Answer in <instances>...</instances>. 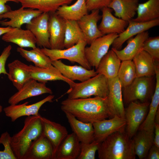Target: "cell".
<instances>
[{
	"instance_id": "6da1fadb",
	"label": "cell",
	"mask_w": 159,
	"mask_h": 159,
	"mask_svg": "<svg viewBox=\"0 0 159 159\" xmlns=\"http://www.w3.org/2000/svg\"><path fill=\"white\" fill-rule=\"evenodd\" d=\"M61 109L84 122L92 123L113 117L108 107L107 97L67 98L61 102Z\"/></svg>"
},
{
	"instance_id": "7a4b0ae2",
	"label": "cell",
	"mask_w": 159,
	"mask_h": 159,
	"mask_svg": "<svg viewBox=\"0 0 159 159\" xmlns=\"http://www.w3.org/2000/svg\"><path fill=\"white\" fill-rule=\"evenodd\" d=\"M100 159H135L133 140L125 131H117L100 143L97 150Z\"/></svg>"
},
{
	"instance_id": "3957f363",
	"label": "cell",
	"mask_w": 159,
	"mask_h": 159,
	"mask_svg": "<svg viewBox=\"0 0 159 159\" xmlns=\"http://www.w3.org/2000/svg\"><path fill=\"white\" fill-rule=\"evenodd\" d=\"M41 117L40 114L27 116L22 129L11 137V145L16 159H23L33 141L42 134Z\"/></svg>"
},
{
	"instance_id": "277c9868",
	"label": "cell",
	"mask_w": 159,
	"mask_h": 159,
	"mask_svg": "<svg viewBox=\"0 0 159 159\" xmlns=\"http://www.w3.org/2000/svg\"><path fill=\"white\" fill-rule=\"evenodd\" d=\"M109 92L108 79L104 75H96L83 82L75 83L66 93L71 99L86 98L92 96L107 97Z\"/></svg>"
},
{
	"instance_id": "5b68a950",
	"label": "cell",
	"mask_w": 159,
	"mask_h": 159,
	"mask_svg": "<svg viewBox=\"0 0 159 159\" xmlns=\"http://www.w3.org/2000/svg\"><path fill=\"white\" fill-rule=\"evenodd\" d=\"M153 77H136L130 85L123 87V103L128 105L138 100L141 102H149L153 95Z\"/></svg>"
},
{
	"instance_id": "8992f818",
	"label": "cell",
	"mask_w": 159,
	"mask_h": 159,
	"mask_svg": "<svg viewBox=\"0 0 159 159\" xmlns=\"http://www.w3.org/2000/svg\"><path fill=\"white\" fill-rule=\"evenodd\" d=\"M87 44L84 40L79 42L73 46L65 49H52L46 48H41L42 51L52 61L64 59L72 62H77L84 68L91 69L85 56V48Z\"/></svg>"
},
{
	"instance_id": "52a82bcc",
	"label": "cell",
	"mask_w": 159,
	"mask_h": 159,
	"mask_svg": "<svg viewBox=\"0 0 159 159\" xmlns=\"http://www.w3.org/2000/svg\"><path fill=\"white\" fill-rule=\"evenodd\" d=\"M150 103L136 101L130 102L125 109V118L126 121V132L132 138L137 133L139 128L145 120Z\"/></svg>"
},
{
	"instance_id": "ba28073f",
	"label": "cell",
	"mask_w": 159,
	"mask_h": 159,
	"mask_svg": "<svg viewBox=\"0 0 159 159\" xmlns=\"http://www.w3.org/2000/svg\"><path fill=\"white\" fill-rule=\"evenodd\" d=\"M118 34H107L93 40L89 47L85 48L86 59L91 67L97 68L101 59L107 53L109 49Z\"/></svg>"
},
{
	"instance_id": "9c48e42d",
	"label": "cell",
	"mask_w": 159,
	"mask_h": 159,
	"mask_svg": "<svg viewBox=\"0 0 159 159\" xmlns=\"http://www.w3.org/2000/svg\"><path fill=\"white\" fill-rule=\"evenodd\" d=\"M92 123L94 130V140L100 143L115 132L125 131L126 121L125 118L115 115L109 119Z\"/></svg>"
},
{
	"instance_id": "30bf717a",
	"label": "cell",
	"mask_w": 159,
	"mask_h": 159,
	"mask_svg": "<svg viewBox=\"0 0 159 159\" xmlns=\"http://www.w3.org/2000/svg\"><path fill=\"white\" fill-rule=\"evenodd\" d=\"M42 12L38 10L22 7L16 10L11 9L4 14H0V20L8 19V21H0L2 26L12 28H21L24 24L30 23L32 20Z\"/></svg>"
},
{
	"instance_id": "8fae6325",
	"label": "cell",
	"mask_w": 159,
	"mask_h": 159,
	"mask_svg": "<svg viewBox=\"0 0 159 159\" xmlns=\"http://www.w3.org/2000/svg\"><path fill=\"white\" fill-rule=\"evenodd\" d=\"M49 16V13L42 12L26 24V29L29 30L34 36L36 44L41 47L50 48Z\"/></svg>"
},
{
	"instance_id": "7c38bea8",
	"label": "cell",
	"mask_w": 159,
	"mask_h": 159,
	"mask_svg": "<svg viewBox=\"0 0 159 159\" xmlns=\"http://www.w3.org/2000/svg\"><path fill=\"white\" fill-rule=\"evenodd\" d=\"M54 95H49L42 100L33 104L28 105L26 102L19 105H10L3 109L6 115L14 122L19 118L24 116L38 115L39 110L43 105L47 102H52Z\"/></svg>"
},
{
	"instance_id": "4fadbf2b",
	"label": "cell",
	"mask_w": 159,
	"mask_h": 159,
	"mask_svg": "<svg viewBox=\"0 0 159 159\" xmlns=\"http://www.w3.org/2000/svg\"><path fill=\"white\" fill-rule=\"evenodd\" d=\"M18 91L9 99L8 102L10 104H17L30 97L44 94L52 95L53 93L51 89L47 87L45 83L39 82L32 79L29 80Z\"/></svg>"
},
{
	"instance_id": "5bb4252c",
	"label": "cell",
	"mask_w": 159,
	"mask_h": 159,
	"mask_svg": "<svg viewBox=\"0 0 159 159\" xmlns=\"http://www.w3.org/2000/svg\"><path fill=\"white\" fill-rule=\"evenodd\" d=\"M109 92L107 99L109 109L114 116L125 118V108L123 100L122 87L117 76L108 79Z\"/></svg>"
},
{
	"instance_id": "9a60e30c",
	"label": "cell",
	"mask_w": 159,
	"mask_h": 159,
	"mask_svg": "<svg viewBox=\"0 0 159 159\" xmlns=\"http://www.w3.org/2000/svg\"><path fill=\"white\" fill-rule=\"evenodd\" d=\"M48 29L50 49H63L66 27V20L55 12L49 13Z\"/></svg>"
},
{
	"instance_id": "2e32d148",
	"label": "cell",
	"mask_w": 159,
	"mask_h": 159,
	"mask_svg": "<svg viewBox=\"0 0 159 159\" xmlns=\"http://www.w3.org/2000/svg\"><path fill=\"white\" fill-rule=\"evenodd\" d=\"M77 21L84 36L87 44H90L95 39L104 35L99 29L98 22L101 19L100 10L92 11Z\"/></svg>"
},
{
	"instance_id": "e0dca14e",
	"label": "cell",
	"mask_w": 159,
	"mask_h": 159,
	"mask_svg": "<svg viewBox=\"0 0 159 159\" xmlns=\"http://www.w3.org/2000/svg\"><path fill=\"white\" fill-rule=\"evenodd\" d=\"M159 25V18L147 22H137L131 20L126 28L118 34L112 44V48L119 50L124 43L134 36Z\"/></svg>"
},
{
	"instance_id": "ac0fdd59",
	"label": "cell",
	"mask_w": 159,
	"mask_h": 159,
	"mask_svg": "<svg viewBox=\"0 0 159 159\" xmlns=\"http://www.w3.org/2000/svg\"><path fill=\"white\" fill-rule=\"evenodd\" d=\"M43 132L52 144L54 158L59 146L68 134L66 127L59 123L41 116Z\"/></svg>"
},
{
	"instance_id": "d6986e66",
	"label": "cell",
	"mask_w": 159,
	"mask_h": 159,
	"mask_svg": "<svg viewBox=\"0 0 159 159\" xmlns=\"http://www.w3.org/2000/svg\"><path fill=\"white\" fill-rule=\"evenodd\" d=\"M102 20L98 28L104 35L122 32L127 27L128 22L117 18L112 14V10L108 7L101 9Z\"/></svg>"
},
{
	"instance_id": "ffe728a7",
	"label": "cell",
	"mask_w": 159,
	"mask_h": 159,
	"mask_svg": "<svg viewBox=\"0 0 159 159\" xmlns=\"http://www.w3.org/2000/svg\"><path fill=\"white\" fill-rule=\"evenodd\" d=\"M52 63L64 76L74 81L83 82L97 74L94 69H88L81 65H66L60 60L52 61Z\"/></svg>"
},
{
	"instance_id": "44dd1931",
	"label": "cell",
	"mask_w": 159,
	"mask_h": 159,
	"mask_svg": "<svg viewBox=\"0 0 159 159\" xmlns=\"http://www.w3.org/2000/svg\"><path fill=\"white\" fill-rule=\"evenodd\" d=\"M53 148L42 132L32 143L23 159H54Z\"/></svg>"
},
{
	"instance_id": "7402d4cb",
	"label": "cell",
	"mask_w": 159,
	"mask_h": 159,
	"mask_svg": "<svg viewBox=\"0 0 159 159\" xmlns=\"http://www.w3.org/2000/svg\"><path fill=\"white\" fill-rule=\"evenodd\" d=\"M31 79L42 83L48 81L61 80L67 83L69 87L75 83L64 76L60 71L52 65L45 67H41L29 65Z\"/></svg>"
},
{
	"instance_id": "603a6c76",
	"label": "cell",
	"mask_w": 159,
	"mask_h": 159,
	"mask_svg": "<svg viewBox=\"0 0 159 159\" xmlns=\"http://www.w3.org/2000/svg\"><path fill=\"white\" fill-rule=\"evenodd\" d=\"M2 39L5 42L15 44L21 48L33 49L36 47V39L32 33L28 29H23L21 28L11 27L3 35Z\"/></svg>"
},
{
	"instance_id": "cb8c5ba5",
	"label": "cell",
	"mask_w": 159,
	"mask_h": 159,
	"mask_svg": "<svg viewBox=\"0 0 159 159\" xmlns=\"http://www.w3.org/2000/svg\"><path fill=\"white\" fill-rule=\"evenodd\" d=\"M8 78L18 90L31 79L30 69L28 65L16 59L9 63Z\"/></svg>"
},
{
	"instance_id": "d4e9b609",
	"label": "cell",
	"mask_w": 159,
	"mask_h": 159,
	"mask_svg": "<svg viewBox=\"0 0 159 159\" xmlns=\"http://www.w3.org/2000/svg\"><path fill=\"white\" fill-rule=\"evenodd\" d=\"M72 130L80 142L89 143L94 140V130L91 122H84L70 113L64 112Z\"/></svg>"
},
{
	"instance_id": "484cf974",
	"label": "cell",
	"mask_w": 159,
	"mask_h": 159,
	"mask_svg": "<svg viewBox=\"0 0 159 159\" xmlns=\"http://www.w3.org/2000/svg\"><path fill=\"white\" fill-rule=\"evenodd\" d=\"M149 37L148 32L147 31L144 32L128 39L127 45L123 49L119 50L112 48L111 49L121 61L132 60L142 49L144 42Z\"/></svg>"
},
{
	"instance_id": "4316f807",
	"label": "cell",
	"mask_w": 159,
	"mask_h": 159,
	"mask_svg": "<svg viewBox=\"0 0 159 159\" xmlns=\"http://www.w3.org/2000/svg\"><path fill=\"white\" fill-rule=\"evenodd\" d=\"M80 142L72 132L68 134L58 148L55 159H76L80 153Z\"/></svg>"
},
{
	"instance_id": "83f0119b",
	"label": "cell",
	"mask_w": 159,
	"mask_h": 159,
	"mask_svg": "<svg viewBox=\"0 0 159 159\" xmlns=\"http://www.w3.org/2000/svg\"><path fill=\"white\" fill-rule=\"evenodd\" d=\"M121 60L112 49L100 60L96 72L102 74L108 79L117 76Z\"/></svg>"
},
{
	"instance_id": "f1b7e54d",
	"label": "cell",
	"mask_w": 159,
	"mask_h": 159,
	"mask_svg": "<svg viewBox=\"0 0 159 159\" xmlns=\"http://www.w3.org/2000/svg\"><path fill=\"white\" fill-rule=\"evenodd\" d=\"M132 61L135 66L136 77H153L155 75V61L145 51L141 49Z\"/></svg>"
},
{
	"instance_id": "f546056e",
	"label": "cell",
	"mask_w": 159,
	"mask_h": 159,
	"mask_svg": "<svg viewBox=\"0 0 159 159\" xmlns=\"http://www.w3.org/2000/svg\"><path fill=\"white\" fill-rule=\"evenodd\" d=\"M138 0H113L108 6L117 17L129 21L137 13Z\"/></svg>"
},
{
	"instance_id": "4dcf8cb0",
	"label": "cell",
	"mask_w": 159,
	"mask_h": 159,
	"mask_svg": "<svg viewBox=\"0 0 159 159\" xmlns=\"http://www.w3.org/2000/svg\"><path fill=\"white\" fill-rule=\"evenodd\" d=\"M21 7L39 10L42 12H55L60 6L68 5L74 0H16Z\"/></svg>"
},
{
	"instance_id": "1f68e13d",
	"label": "cell",
	"mask_w": 159,
	"mask_h": 159,
	"mask_svg": "<svg viewBox=\"0 0 159 159\" xmlns=\"http://www.w3.org/2000/svg\"><path fill=\"white\" fill-rule=\"evenodd\" d=\"M88 11L85 0H77L71 5L60 6L55 13L65 20L77 21L88 14Z\"/></svg>"
},
{
	"instance_id": "d6a6232c",
	"label": "cell",
	"mask_w": 159,
	"mask_h": 159,
	"mask_svg": "<svg viewBox=\"0 0 159 159\" xmlns=\"http://www.w3.org/2000/svg\"><path fill=\"white\" fill-rule=\"evenodd\" d=\"M133 140L135 153L140 159H145L153 144L154 131L139 130Z\"/></svg>"
},
{
	"instance_id": "836d02e7",
	"label": "cell",
	"mask_w": 159,
	"mask_h": 159,
	"mask_svg": "<svg viewBox=\"0 0 159 159\" xmlns=\"http://www.w3.org/2000/svg\"><path fill=\"white\" fill-rule=\"evenodd\" d=\"M137 16L132 20L137 22H147L159 18V0H148L138 4Z\"/></svg>"
},
{
	"instance_id": "e575fe53",
	"label": "cell",
	"mask_w": 159,
	"mask_h": 159,
	"mask_svg": "<svg viewBox=\"0 0 159 159\" xmlns=\"http://www.w3.org/2000/svg\"><path fill=\"white\" fill-rule=\"evenodd\" d=\"M156 78V85L155 91L150 104L148 112L138 130H145L154 132L155 117L159 105V77Z\"/></svg>"
},
{
	"instance_id": "d590c367",
	"label": "cell",
	"mask_w": 159,
	"mask_h": 159,
	"mask_svg": "<svg viewBox=\"0 0 159 159\" xmlns=\"http://www.w3.org/2000/svg\"><path fill=\"white\" fill-rule=\"evenodd\" d=\"M17 51L27 61L33 62L35 66L45 67L52 65V61L39 47H35L30 50L18 47Z\"/></svg>"
},
{
	"instance_id": "8d00e7d4",
	"label": "cell",
	"mask_w": 159,
	"mask_h": 159,
	"mask_svg": "<svg viewBox=\"0 0 159 159\" xmlns=\"http://www.w3.org/2000/svg\"><path fill=\"white\" fill-rule=\"evenodd\" d=\"M82 40L85 41L84 36L77 21L66 20L64 47L69 48Z\"/></svg>"
},
{
	"instance_id": "74e56055",
	"label": "cell",
	"mask_w": 159,
	"mask_h": 159,
	"mask_svg": "<svg viewBox=\"0 0 159 159\" xmlns=\"http://www.w3.org/2000/svg\"><path fill=\"white\" fill-rule=\"evenodd\" d=\"M117 76L122 88L132 82L136 77L135 67L132 60L122 61Z\"/></svg>"
},
{
	"instance_id": "f35d334b",
	"label": "cell",
	"mask_w": 159,
	"mask_h": 159,
	"mask_svg": "<svg viewBox=\"0 0 159 159\" xmlns=\"http://www.w3.org/2000/svg\"><path fill=\"white\" fill-rule=\"evenodd\" d=\"M143 50L149 54L158 62L159 60V36L149 37L144 42Z\"/></svg>"
},
{
	"instance_id": "ab89813d",
	"label": "cell",
	"mask_w": 159,
	"mask_h": 159,
	"mask_svg": "<svg viewBox=\"0 0 159 159\" xmlns=\"http://www.w3.org/2000/svg\"><path fill=\"white\" fill-rule=\"evenodd\" d=\"M100 143L95 140L89 143H80V151L77 159H95Z\"/></svg>"
},
{
	"instance_id": "60d3db41",
	"label": "cell",
	"mask_w": 159,
	"mask_h": 159,
	"mask_svg": "<svg viewBox=\"0 0 159 159\" xmlns=\"http://www.w3.org/2000/svg\"><path fill=\"white\" fill-rule=\"evenodd\" d=\"M11 137L8 132L3 133L0 137V144L4 145V151L10 159H16L11 147Z\"/></svg>"
},
{
	"instance_id": "b9f144b4",
	"label": "cell",
	"mask_w": 159,
	"mask_h": 159,
	"mask_svg": "<svg viewBox=\"0 0 159 159\" xmlns=\"http://www.w3.org/2000/svg\"><path fill=\"white\" fill-rule=\"evenodd\" d=\"M113 0H85L88 11L108 7Z\"/></svg>"
},
{
	"instance_id": "7bdbcfd3",
	"label": "cell",
	"mask_w": 159,
	"mask_h": 159,
	"mask_svg": "<svg viewBox=\"0 0 159 159\" xmlns=\"http://www.w3.org/2000/svg\"><path fill=\"white\" fill-rule=\"evenodd\" d=\"M12 47L9 45L4 49L0 56V75L1 74L7 75L8 73L5 68L6 60L11 54Z\"/></svg>"
},
{
	"instance_id": "ee69618b",
	"label": "cell",
	"mask_w": 159,
	"mask_h": 159,
	"mask_svg": "<svg viewBox=\"0 0 159 159\" xmlns=\"http://www.w3.org/2000/svg\"><path fill=\"white\" fill-rule=\"evenodd\" d=\"M145 159H159V147L153 144L150 149Z\"/></svg>"
},
{
	"instance_id": "f6af8a7d",
	"label": "cell",
	"mask_w": 159,
	"mask_h": 159,
	"mask_svg": "<svg viewBox=\"0 0 159 159\" xmlns=\"http://www.w3.org/2000/svg\"><path fill=\"white\" fill-rule=\"evenodd\" d=\"M9 1L18 3L16 0H0V14H4L11 10L10 7L6 4Z\"/></svg>"
},
{
	"instance_id": "bcb514c9",
	"label": "cell",
	"mask_w": 159,
	"mask_h": 159,
	"mask_svg": "<svg viewBox=\"0 0 159 159\" xmlns=\"http://www.w3.org/2000/svg\"><path fill=\"white\" fill-rule=\"evenodd\" d=\"M153 144L159 147V124L155 123Z\"/></svg>"
},
{
	"instance_id": "7dc6e473",
	"label": "cell",
	"mask_w": 159,
	"mask_h": 159,
	"mask_svg": "<svg viewBox=\"0 0 159 159\" xmlns=\"http://www.w3.org/2000/svg\"><path fill=\"white\" fill-rule=\"evenodd\" d=\"M10 28L9 26L0 27V37L8 32Z\"/></svg>"
},
{
	"instance_id": "c3c4849f",
	"label": "cell",
	"mask_w": 159,
	"mask_h": 159,
	"mask_svg": "<svg viewBox=\"0 0 159 159\" xmlns=\"http://www.w3.org/2000/svg\"><path fill=\"white\" fill-rule=\"evenodd\" d=\"M155 123L159 124V109H158L156 113L155 118Z\"/></svg>"
},
{
	"instance_id": "681fc988",
	"label": "cell",
	"mask_w": 159,
	"mask_h": 159,
	"mask_svg": "<svg viewBox=\"0 0 159 159\" xmlns=\"http://www.w3.org/2000/svg\"><path fill=\"white\" fill-rule=\"evenodd\" d=\"M3 107L2 106L0 105V113L2 111Z\"/></svg>"
}]
</instances>
